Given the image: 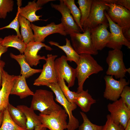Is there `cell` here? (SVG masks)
Wrapping results in <instances>:
<instances>
[{
	"label": "cell",
	"instance_id": "ab89813d",
	"mask_svg": "<svg viewBox=\"0 0 130 130\" xmlns=\"http://www.w3.org/2000/svg\"><path fill=\"white\" fill-rule=\"evenodd\" d=\"M55 1L54 0H38L36 3L39 6L41 7L42 6L50 1Z\"/></svg>",
	"mask_w": 130,
	"mask_h": 130
},
{
	"label": "cell",
	"instance_id": "3957f363",
	"mask_svg": "<svg viewBox=\"0 0 130 130\" xmlns=\"http://www.w3.org/2000/svg\"><path fill=\"white\" fill-rule=\"evenodd\" d=\"M108 8L103 0H93L89 15L83 26L84 31H90L99 25L109 26L104 12Z\"/></svg>",
	"mask_w": 130,
	"mask_h": 130
},
{
	"label": "cell",
	"instance_id": "ac0fdd59",
	"mask_svg": "<svg viewBox=\"0 0 130 130\" xmlns=\"http://www.w3.org/2000/svg\"><path fill=\"white\" fill-rule=\"evenodd\" d=\"M109 25L101 24L90 32V37L93 46L98 51L106 47L109 41L111 33L107 29Z\"/></svg>",
	"mask_w": 130,
	"mask_h": 130
},
{
	"label": "cell",
	"instance_id": "9c48e42d",
	"mask_svg": "<svg viewBox=\"0 0 130 130\" xmlns=\"http://www.w3.org/2000/svg\"><path fill=\"white\" fill-rule=\"evenodd\" d=\"M67 61L66 56L62 55L55 60L54 67L58 82L63 79L67 83L69 88L74 84L76 73L75 69L69 65Z\"/></svg>",
	"mask_w": 130,
	"mask_h": 130
},
{
	"label": "cell",
	"instance_id": "8d00e7d4",
	"mask_svg": "<svg viewBox=\"0 0 130 130\" xmlns=\"http://www.w3.org/2000/svg\"><path fill=\"white\" fill-rule=\"evenodd\" d=\"M105 3H112L122 6L130 11V0H103Z\"/></svg>",
	"mask_w": 130,
	"mask_h": 130
},
{
	"label": "cell",
	"instance_id": "e575fe53",
	"mask_svg": "<svg viewBox=\"0 0 130 130\" xmlns=\"http://www.w3.org/2000/svg\"><path fill=\"white\" fill-rule=\"evenodd\" d=\"M19 14V10L18 9L17 13L14 20L8 25L0 28V30L5 29L11 28L13 29L16 31L17 35L20 38L22 39L19 29L20 25L18 20Z\"/></svg>",
	"mask_w": 130,
	"mask_h": 130
},
{
	"label": "cell",
	"instance_id": "4dcf8cb0",
	"mask_svg": "<svg viewBox=\"0 0 130 130\" xmlns=\"http://www.w3.org/2000/svg\"><path fill=\"white\" fill-rule=\"evenodd\" d=\"M58 83L67 100L72 104H75V100L77 93L76 92L70 91L68 86L66 85L65 81L63 79H62L59 80Z\"/></svg>",
	"mask_w": 130,
	"mask_h": 130
},
{
	"label": "cell",
	"instance_id": "ba28073f",
	"mask_svg": "<svg viewBox=\"0 0 130 130\" xmlns=\"http://www.w3.org/2000/svg\"><path fill=\"white\" fill-rule=\"evenodd\" d=\"M68 115L64 109L53 112L49 115L39 113V118L42 124L50 130H64L66 129Z\"/></svg>",
	"mask_w": 130,
	"mask_h": 130
},
{
	"label": "cell",
	"instance_id": "5b68a950",
	"mask_svg": "<svg viewBox=\"0 0 130 130\" xmlns=\"http://www.w3.org/2000/svg\"><path fill=\"white\" fill-rule=\"evenodd\" d=\"M54 93L57 101L62 105L69 116L67 123V130H75L78 128L79 122L78 120L73 116L72 111L77 108L75 104H72L66 99L62 92L58 84L55 83L51 84L48 86Z\"/></svg>",
	"mask_w": 130,
	"mask_h": 130
},
{
	"label": "cell",
	"instance_id": "f546056e",
	"mask_svg": "<svg viewBox=\"0 0 130 130\" xmlns=\"http://www.w3.org/2000/svg\"><path fill=\"white\" fill-rule=\"evenodd\" d=\"M0 130H27L24 129L16 124L11 119L7 108L3 111L2 122Z\"/></svg>",
	"mask_w": 130,
	"mask_h": 130
},
{
	"label": "cell",
	"instance_id": "d6a6232c",
	"mask_svg": "<svg viewBox=\"0 0 130 130\" xmlns=\"http://www.w3.org/2000/svg\"><path fill=\"white\" fill-rule=\"evenodd\" d=\"M14 1L12 0H0V19H5L8 13L13 9Z\"/></svg>",
	"mask_w": 130,
	"mask_h": 130
},
{
	"label": "cell",
	"instance_id": "ffe728a7",
	"mask_svg": "<svg viewBox=\"0 0 130 130\" xmlns=\"http://www.w3.org/2000/svg\"><path fill=\"white\" fill-rule=\"evenodd\" d=\"M26 79L23 75L17 76L12 88L10 94L18 96L21 99L33 95L34 92L31 90L28 86Z\"/></svg>",
	"mask_w": 130,
	"mask_h": 130
},
{
	"label": "cell",
	"instance_id": "52a82bcc",
	"mask_svg": "<svg viewBox=\"0 0 130 130\" xmlns=\"http://www.w3.org/2000/svg\"><path fill=\"white\" fill-rule=\"evenodd\" d=\"M57 57L52 54L47 55L46 63L43 65L40 75L34 81V85L48 87L51 84L58 83L54 67L55 61Z\"/></svg>",
	"mask_w": 130,
	"mask_h": 130
},
{
	"label": "cell",
	"instance_id": "ee69618b",
	"mask_svg": "<svg viewBox=\"0 0 130 130\" xmlns=\"http://www.w3.org/2000/svg\"><path fill=\"white\" fill-rule=\"evenodd\" d=\"M124 130H130V120L129 121Z\"/></svg>",
	"mask_w": 130,
	"mask_h": 130
},
{
	"label": "cell",
	"instance_id": "b9f144b4",
	"mask_svg": "<svg viewBox=\"0 0 130 130\" xmlns=\"http://www.w3.org/2000/svg\"><path fill=\"white\" fill-rule=\"evenodd\" d=\"M33 130H47V128L41 124L36 127Z\"/></svg>",
	"mask_w": 130,
	"mask_h": 130
},
{
	"label": "cell",
	"instance_id": "7bdbcfd3",
	"mask_svg": "<svg viewBox=\"0 0 130 130\" xmlns=\"http://www.w3.org/2000/svg\"><path fill=\"white\" fill-rule=\"evenodd\" d=\"M3 111L0 112V127L1 126L3 120Z\"/></svg>",
	"mask_w": 130,
	"mask_h": 130
},
{
	"label": "cell",
	"instance_id": "44dd1931",
	"mask_svg": "<svg viewBox=\"0 0 130 130\" xmlns=\"http://www.w3.org/2000/svg\"><path fill=\"white\" fill-rule=\"evenodd\" d=\"M10 55L11 58L16 60L20 65L21 68L20 75L24 76L26 78L35 74L41 72L42 69H35L31 67L26 61L24 54L15 55L11 52Z\"/></svg>",
	"mask_w": 130,
	"mask_h": 130
},
{
	"label": "cell",
	"instance_id": "8992f818",
	"mask_svg": "<svg viewBox=\"0 0 130 130\" xmlns=\"http://www.w3.org/2000/svg\"><path fill=\"white\" fill-rule=\"evenodd\" d=\"M70 35L71 45L78 54H98V51L95 49L92 42L89 31H86L83 33H73Z\"/></svg>",
	"mask_w": 130,
	"mask_h": 130
},
{
	"label": "cell",
	"instance_id": "277c9868",
	"mask_svg": "<svg viewBox=\"0 0 130 130\" xmlns=\"http://www.w3.org/2000/svg\"><path fill=\"white\" fill-rule=\"evenodd\" d=\"M106 62L108 68L106 75L114 76L116 79L124 78L129 69L125 67L123 61V53L120 50L113 49L109 51Z\"/></svg>",
	"mask_w": 130,
	"mask_h": 130
},
{
	"label": "cell",
	"instance_id": "4fadbf2b",
	"mask_svg": "<svg viewBox=\"0 0 130 130\" xmlns=\"http://www.w3.org/2000/svg\"><path fill=\"white\" fill-rule=\"evenodd\" d=\"M104 14L108 20L111 33V36L109 42L106 47L113 49L121 50L123 45L130 49V42L124 37L122 32V28L113 22L108 15L106 11Z\"/></svg>",
	"mask_w": 130,
	"mask_h": 130
},
{
	"label": "cell",
	"instance_id": "2e32d148",
	"mask_svg": "<svg viewBox=\"0 0 130 130\" xmlns=\"http://www.w3.org/2000/svg\"><path fill=\"white\" fill-rule=\"evenodd\" d=\"M44 47L47 50H53L51 47L42 42L33 41L26 44L24 54L26 61L31 67L37 65L40 63V60H45V56L38 54L39 51Z\"/></svg>",
	"mask_w": 130,
	"mask_h": 130
},
{
	"label": "cell",
	"instance_id": "d4e9b609",
	"mask_svg": "<svg viewBox=\"0 0 130 130\" xmlns=\"http://www.w3.org/2000/svg\"><path fill=\"white\" fill-rule=\"evenodd\" d=\"M18 20L21 28V34L24 42L26 44L34 41V33L31 27L30 22L19 14Z\"/></svg>",
	"mask_w": 130,
	"mask_h": 130
},
{
	"label": "cell",
	"instance_id": "cb8c5ba5",
	"mask_svg": "<svg viewBox=\"0 0 130 130\" xmlns=\"http://www.w3.org/2000/svg\"><path fill=\"white\" fill-rule=\"evenodd\" d=\"M65 45L63 46H61L58 43L52 41H50L48 43L51 45L55 46L62 50L66 55V59L67 61H73L77 65L78 62L80 55L76 52L72 46L70 40L67 38L65 39Z\"/></svg>",
	"mask_w": 130,
	"mask_h": 130
},
{
	"label": "cell",
	"instance_id": "d590c367",
	"mask_svg": "<svg viewBox=\"0 0 130 130\" xmlns=\"http://www.w3.org/2000/svg\"><path fill=\"white\" fill-rule=\"evenodd\" d=\"M120 97L124 106L130 110V87L129 86L126 85L124 87Z\"/></svg>",
	"mask_w": 130,
	"mask_h": 130
},
{
	"label": "cell",
	"instance_id": "4316f807",
	"mask_svg": "<svg viewBox=\"0 0 130 130\" xmlns=\"http://www.w3.org/2000/svg\"><path fill=\"white\" fill-rule=\"evenodd\" d=\"M7 110L9 115L13 121L18 126L26 130V119L25 115L21 110L10 103Z\"/></svg>",
	"mask_w": 130,
	"mask_h": 130
},
{
	"label": "cell",
	"instance_id": "8fae6325",
	"mask_svg": "<svg viewBox=\"0 0 130 130\" xmlns=\"http://www.w3.org/2000/svg\"><path fill=\"white\" fill-rule=\"evenodd\" d=\"M105 88L104 97L107 100L114 102L118 100L124 87L128 85L129 81H127L124 78L116 80L112 76L106 75L104 77Z\"/></svg>",
	"mask_w": 130,
	"mask_h": 130
},
{
	"label": "cell",
	"instance_id": "836d02e7",
	"mask_svg": "<svg viewBox=\"0 0 130 130\" xmlns=\"http://www.w3.org/2000/svg\"><path fill=\"white\" fill-rule=\"evenodd\" d=\"M106 118V121L102 130H124L125 128L122 125L117 124L113 122L110 114L107 116Z\"/></svg>",
	"mask_w": 130,
	"mask_h": 130
},
{
	"label": "cell",
	"instance_id": "9a60e30c",
	"mask_svg": "<svg viewBox=\"0 0 130 130\" xmlns=\"http://www.w3.org/2000/svg\"><path fill=\"white\" fill-rule=\"evenodd\" d=\"M59 4L51 3V7L59 11L61 14V22L63 25L67 34L81 32L75 22L70 12L64 4L63 0H59Z\"/></svg>",
	"mask_w": 130,
	"mask_h": 130
},
{
	"label": "cell",
	"instance_id": "f6af8a7d",
	"mask_svg": "<svg viewBox=\"0 0 130 130\" xmlns=\"http://www.w3.org/2000/svg\"><path fill=\"white\" fill-rule=\"evenodd\" d=\"M2 39V38L0 37V44L1 43Z\"/></svg>",
	"mask_w": 130,
	"mask_h": 130
},
{
	"label": "cell",
	"instance_id": "e0dca14e",
	"mask_svg": "<svg viewBox=\"0 0 130 130\" xmlns=\"http://www.w3.org/2000/svg\"><path fill=\"white\" fill-rule=\"evenodd\" d=\"M2 83L0 89V112L7 108L9 97L17 76L10 75L4 69L2 72Z\"/></svg>",
	"mask_w": 130,
	"mask_h": 130
},
{
	"label": "cell",
	"instance_id": "d6986e66",
	"mask_svg": "<svg viewBox=\"0 0 130 130\" xmlns=\"http://www.w3.org/2000/svg\"><path fill=\"white\" fill-rule=\"evenodd\" d=\"M18 9L19 14L23 17L30 22H32L39 20L46 21L48 19L43 20L40 19L42 15H37L36 12L42 9V7L39 6L35 0L28 2L27 5L25 7H20L21 1L17 0Z\"/></svg>",
	"mask_w": 130,
	"mask_h": 130
},
{
	"label": "cell",
	"instance_id": "60d3db41",
	"mask_svg": "<svg viewBox=\"0 0 130 130\" xmlns=\"http://www.w3.org/2000/svg\"><path fill=\"white\" fill-rule=\"evenodd\" d=\"M7 48L3 46L1 43L0 44V59L2 55L7 51Z\"/></svg>",
	"mask_w": 130,
	"mask_h": 130
},
{
	"label": "cell",
	"instance_id": "6da1fadb",
	"mask_svg": "<svg viewBox=\"0 0 130 130\" xmlns=\"http://www.w3.org/2000/svg\"><path fill=\"white\" fill-rule=\"evenodd\" d=\"M79 59L75 68L76 78L78 80V87L76 92L83 91V85L86 80L91 75L97 74L103 70L91 55L82 54L80 55Z\"/></svg>",
	"mask_w": 130,
	"mask_h": 130
},
{
	"label": "cell",
	"instance_id": "7402d4cb",
	"mask_svg": "<svg viewBox=\"0 0 130 130\" xmlns=\"http://www.w3.org/2000/svg\"><path fill=\"white\" fill-rule=\"evenodd\" d=\"M17 107L21 110L26 117L27 130H33L36 127L42 124L39 115H37L30 107L24 105H18Z\"/></svg>",
	"mask_w": 130,
	"mask_h": 130
},
{
	"label": "cell",
	"instance_id": "603a6c76",
	"mask_svg": "<svg viewBox=\"0 0 130 130\" xmlns=\"http://www.w3.org/2000/svg\"><path fill=\"white\" fill-rule=\"evenodd\" d=\"M88 90L77 93L75 103L80 108L82 112H87L90 110L91 105L96 103L88 92Z\"/></svg>",
	"mask_w": 130,
	"mask_h": 130
},
{
	"label": "cell",
	"instance_id": "1f68e13d",
	"mask_svg": "<svg viewBox=\"0 0 130 130\" xmlns=\"http://www.w3.org/2000/svg\"><path fill=\"white\" fill-rule=\"evenodd\" d=\"M83 120V123L79 125V130H102L103 126L92 123L88 118L87 115L83 112H80Z\"/></svg>",
	"mask_w": 130,
	"mask_h": 130
},
{
	"label": "cell",
	"instance_id": "484cf974",
	"mask_svg": "<svg viewBox=\"0 0 130 130\" xmlns=\"http://www.w3.org/2000/svg\"><path fill=\"white\" fill-rule=\"evenodd\" d=\"M1 44L8 48L12 47L15 48L19 51L21 54H23L26 48V44L22 39L15 35H9L3 39Z\"/></svg>",
	"mask_w": 130,
	"mask_h": 130
},
{
	"label": "cell",
	"instance_id": "30bf717a",
	"mask_svg": "<svg viewBox=\"0 0 130 130\" xmlns=\"http://www.w3.org/2000/svg\"><path fill=\"white\" fill-rule=\"evenodd\" d=\"M105 4L108 7L106 13L113 22L122 29L130 27V11L122 6Z\"/></svg>",
	"mask_w": 130,
	"mask_h": 130
},
{
	"label": "cell",
	"instance_id": "f35d334b",
	"mask_svg": "<svg viewBox=\"0 0 130 130\" xmlns=\"http://www.w3.org/2000/svg\"><path fill=\"white\" fill-rule=\"evenodd\" d=\"M5 65V63L4 61L0 60V89L2 83V72Z\"/></svg>",
	"mask_w": 130,
	"mask_h": 130
},
{
	"label": "cell",
	"instance_id": "f1b7e54d",
	"mask_svg": "<svg viewBox=\"0 0 130 130\" xmlns=\"http://www.w3.org/2000/svg\"><path fill=\"white\" fill-rule=\"evenodd\" d=\"M93 1V0H78V1L81 13L80 23L82 27L89 15Z\"/></svg>",
	"mask_w": 130,
	"mask_h": 130
},
{
	"label": "cell",
	"instance_id": "83f0119b",
	"mask_svg": "<svg viewBox=\"0 0 130 130\" xmlns=\"http://www.w3.org/2000/svg\"><path fill=\"white\" fill-rule=\"evenodd\" d=\"M65 5L69 9L74 19L81 32H84L80 23L81 17L80 11L76 5L74 0H63Z\"/></svg>",
	"mask_w": 130,
	"mask_h": 130
},
{
	"label": "cell",
	"instance_id": "5bb4252c",
	"mask_svg": "<svg viewBox=\"0 0 130 130\" xmlns=\"http://www.w3.org/2000/svg\"><path fill=\"white\" fill-rule=\"evenodd\" d=\"M31 27L34 32V40L35 41L42 42L45 39L51 34L58 33L66 36V33L62 23L56 24L52 22L46 26H40L31 23Z\"/></svg>",
	"mask_w": 130,
	"mask_h": 130
},
{
	"label": "cell",
	"instance_id": "7a4b0ae2",
	"mask_svg": "<svg viewBox=\"0 0 130 130\" xmlns=\"http://www.w3.org/2000/svg\"><path fill=\"white\" fill-rule=\"evenodd\" d=\"M40 114L48 115L62 108L55 101L52 92L46 90H36L32 96L30 107Z\"/></svg>",
	"mask_w": 130,
	"mask_h": 130
},
{
	"label": "cell",
	"instance_id": "7c38bea8",
	"mask_svg": "<svg viewBox=\"0 0 130 130\" xmlns=\"http://www.w3.org/2000/svg\"><path fill=\"white\" fill-rule=\"evenodd\" d=\"M107 108L113 122L117 124L121 125L125 129L130 120V110L124 106L122 99L109 103Z\"/></svg>",
	"mask_w": 130,
	"mask_h": 130
},
{
	"label": "cell",
	"instance_id": "74e56055",
	"mask_svg": "<svg viewBox=\"0 0 130 130\" xmlns=\"http://www.w3.org/2000/svg\"><path fill=\"white\" fill-rule=\"evenodd\" d=\"M123 35L124 38L127 40H130V27L122 29Z\"/></svg>",
	"mask_w": 130,
	"mask_h": 130
}]
</instances>
